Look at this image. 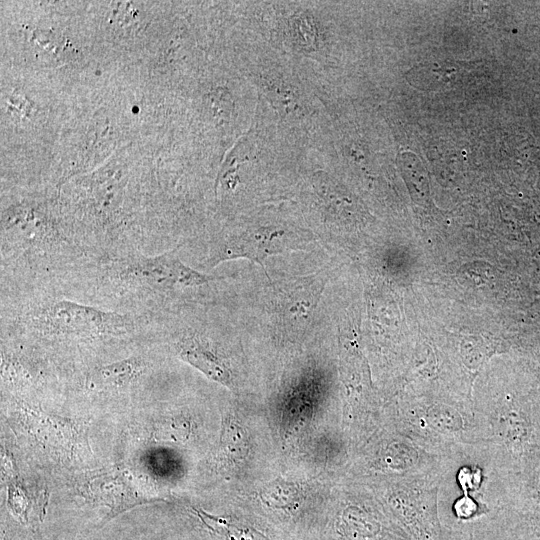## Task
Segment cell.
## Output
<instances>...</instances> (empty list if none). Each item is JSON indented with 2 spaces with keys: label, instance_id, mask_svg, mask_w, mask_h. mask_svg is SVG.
<instances>
[{
  "label": "cell",
  "instance_id": "cell-1",
  "mask_svg": "<svg viewBox=\"0 0 540 540\" xmlns=\"http://www.w3.org/2000/svg\"><path fill=\"white\" fill-rule=\"evenodd\" d=\"M16 323L41 336L58 339L117 337L135 325L127 314L60 298L29 305L18 314Z\"/></svg>",
  "mask_w": 540,
  "mask_h": 540
},
{
  "label": "cell",
  "instance_id": "cell-2",
  "mask_svg": "<svg viewBox=\"0 0 540 540\" xmlns=\"http://www.w3.org/2000/svg\"><path fill=\"white\" fill-rule=\"evenodd\" d=\"M105 275L124 290L150 295L203 285L214 280L185 265L173 251L156 255L117 252L101 259Z\"/></svg>",
  "mask_w": 540,
  "mask_h": 540
},
{
  "label": "cell",
  "instance_id": "cell-3",
  "mask_svg": "<svg viewBox=\"0 0 540 540\" xmlns=\"http://www.w3.org/2000/svg\"><path fill=\"white\" fill-rule=\"evenodd\" d=\"M135 479L128 472H116L98 476L91 482V494L101 504L110 508L108 518L135 505L157 501L154 495L140 490Z\"/></svg>",
  "mask_w": 540,
  "mask_h": 540
},
{
  "label": "cell",
  "instance_id": "cell-4",
  "mask_svg": "<svg viewBox=\"0 0 540 540\" xmlns=\"http://www.w3.org/2000/svg\"><path fill=\"white\" fill-rule=\"evenodd\" d=\"M144 370L140 357H130L92 370L86 379L89 389L95 391L116 390L130 385Z\"/></svg>",
  "mask_w": 540,
  "mask_h": 540
},
{
  "label": "cell",
  "instance_id": "cell-5",
  "mask_svg": "<svg viewBox=\"0 0 540 540\" xmlns=\"http://www.w3.org/2000/svg\"><path fill=\"white\" fill-rule=\"evenodd\" d=\"M179 356L210 379L224 385L230 383V373L222 361L196 337H183L175 344Z\"/></svg>",
  "mask_w": 540,
  "mask_h": 540
},
{
  "label": "cell",
  "instance_id": "cell-6",
  "mask_svg": "<svg viewBox=\"0 0 540 540\" xmlns=\"http://www.w3.org/2000/svg\"><path fill=\"white\" fill-rule=\"evenodd\" d=\"M460 67L456 64L424 63L414 67L408 73L409 82L416 88L424 90H438L456 82Z\"/></svg>",
  "mask_w": 540,
  "mask_h": 540
},
{
  "label": "cell",
  "instance_id": "cell-7",
  "mask_svg": "<svg viewBox=\"0 0 540 540\" xmlns=\"http://www.w3.org/2000/svg\"><path fill=\"white\" fill-rule=\"evenodd\" d=\"M195 512L210 530L219 534L226 540H269L264 535L248 526L222 517L210 515L203 510L196 509Z\"/></svg>",
  "mask_w": 540,
  "mask_h": 540
},
{
  "label": "cell",
  "instance_id": "cell-8",
  "mask_svg": "<svg viewBox=\"0 0 540 540\" xmlns=\"http://www.w3.org/2000/svg\"><path fill=\"white\" fill-rule=\"evenodd\" d=\"M185 422L177 419L165 420L156 425L153 437L158 441H180L187 436Z\"/></svg>",
  "mask_w": 540,
  "mask_h": 540
},
{
  "label": "cell",
  "instance_id": "cell-9",
  "mask_svg": "<svg viewBox=\"0 0 540 540\" xmlns=\"http://www.w3.org/2000/svg\"><path fill=\"white\" fill-rule=\"evenodd\" d=\"M482 513L480 507L475 501L468 497H464L454 505V514L456 518L464 521L472 520Z\"/></svg>",
  "mask_w": 540,
  "mask_h": 540
}]
</instances>
